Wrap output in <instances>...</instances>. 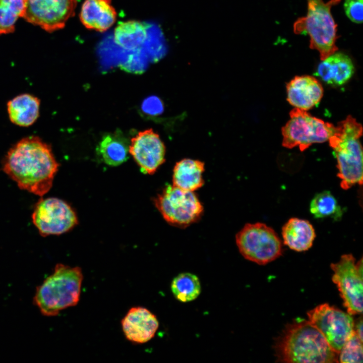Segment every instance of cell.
<instances>
[{
  "label": "cell",
  "instance_id": "10",
  "mask_svg": "<svg viewBox=\"0 0 363 363\" xmlns=\"http://www.w3.org/2000/svg\"><path fill=\"white\" fill-rule=\"evenodd\" d=\"M307 315L308 321L338 354L354 330V323L351 315L326 303L310 310Z\"/></svg>",
  "mask_w": 363,
  "mask_h": 363
},
{
  "label": "cell",
  "instance_id": "5",
  "mask_svg": "<svg viewBox=\"0 0 363 363\" xmlns=\"http://www.w3.org/2000/svg\"><path fill=\"white\" fill-rule=\"evenodd\" d=\"M341 0H307L308 12L306 17L298 18L293 25L296 34H307L310 47L320 53L321 60L338 50L336 45L337 38V25L331 13L332 6Z\"/></svg>",
  "mask_w": 363,
  "mask_h": 363
},
{
  "label": "cell",
  "instance_id": "27",
  "mask_svg": "<svg viewBox=\"0 0 363 363\" xmlns=\"http://www.w3.org/2000/svg\"><path fill=\"white\" fill-rule=\"evenodd\" d=\"M343 6L350 20L356 24L362 22L363 0H345Z\"/></svg>",
  "mask_w": 363,
  "mask_h": 363
},
{
  "label": "cell",
  "instance_id": "21",
  "mask_svg": "<svg viewBox=\"0 0 363 363\" xmlns=\"http://www.w3.org/2000/svg\"><path fill=\"white\" fill-rule=\"evenodd\" d=\"M147 37L145 25L135 20L120 22L113 33V40L116 44L127 50L138 48L145 42Z\"/></svg>",
  "mask_w": 363,
  "mask_h": 363
},
{
  "label": "cell",
  "instance_id": "9",
  "mask_svg": "<svg viewBox=\"0 0 363 363\" xmlns=\"http://www.w3.org/2000/svg\"><path fill=\"white\" fill-rule=\"evenodd\" d=\"M332 280L337 285L343 304L350 315L362 312V259L355 263L351 254L342 255L332 263Z\"/></svg>",
  "mask_w": 363,
  "mask_h": 363
},
{
  "label": "cell",
  "instance_id": "7",
  "mask_svg": "<svg viewBox=\"0 0 363 363\" xmlns=\"http://www.w3.org/2000/svg\"><path fill=\"white\" fill-rule=\"evenodd\" d=\"M235 238L242 256L259 265L275 260L282 253L280 238L273 228L263 223L246 224Z\"/></svg>",
  "mask_w": 363,
  "mask_h": 363
},
{
  "label": "cell",
  "instance_id": "25",
  "mask_svg": "<svg viewBox=\"0 0 363 363\" xmlns=\"http://www.w3.org/2000/svg\"><path fill=\"white\" fill-rule=\"evenodd\" d=\"M311 213L316 218L332 217L335 219L341 218L342 210L335 197L328 191L316 194L311 200L310 205Z\"/></svg>",
  "mask_w": 363,
  "mask_h": 363
},
{
  "label": "cell",
  "instance_id": "24",
  "mask_svg": "<svg viewBox=\"0 0 363 363\" xmlns=\"http://www.w3.org/2000/svg\"><path fill=\"white\" fill-rule=\"evenodd\" d=\"M27 0H0V35L14 32L15 23L22 18Z\"/></svg>",
  "mask_w": 363,
  "mask_h": 363
},
{
  "label": "cell",
  "instance_id": "15",
  "mask_svg": "<svg viewBox=\"0 0 363 363\" xmlns=\"http://www.w3.org/2000/svg\"><path fill=\"white\" fill-rule=\"evenodd\" d=\"M287 100L292 106L308 110L318 104L323 95L321 84L309 75L294 77L286 85Z\"/></svg>",
  "mask_w": 363,
  "mask_h": 363
},
{
  "label": "cell",
  "instance_id": "22",
  "mask_svg": "<svg viewBox=\"0 0 363 363\" xmlns=\"http://www.w3.org/2000/svg\"><path fill=\"white\" fill-rule=\"evenodd\" d=\"M129 145L125 139L117 134L104 136L98 150L103 161L110 166H118L129 157Z\"/></svg>",
  "mask_w": 363,
  "mask_h": 363
},
{
  "label": "cell",
  "instance_id": "4",
  "mask_svg": "<svg viewBox=\"0 0 363 363\" xmlns=\"http://www.w3.org/2000/svg\"><path fill=\"white\" fill-rule=\"evenodd\" d=\"M83 279L80 267L57 264L53 272L37 287L34 303L43 315H57L78 303Z\"/></svg>",
  "mask_w": 363,
  "mask_h": 363
},
{
  "label": "cell",
  "instance_id": "29",
  "mask_svg": "<svg viewBox=\"0 0 363 363\" xmlns=\"http://www.w3.org/2000/svg\"><path fill=\"white\" fill-rule=\"evenodd\" d=\"M354 330L360 339L362 340V321L360 319L357 323L354 328Z\"/></svg>",
  "mask_w": 363,
  "mask_h": 363
},
{
  "label": "cell",
  "instance_id": "19",
  "mask_svg": "<svg viewBox=\"0 0 363 363\" xmlns=\"http://www.w3.org/2000/svg\"><path fill=\"white\" fill-rule=\"evenodd\" d=\"M40 100L30 94H20L7 104L9 117L14 124L23 127L32 125L39 116Z\"/></svg>",
  "mask_w": 363,
  "mask_h": 363
},
{
  "label": "cell",
  "instance_id": "14",
  "mask_svg": "<svg viewBox=\"0 0 363 363\" xmlns=\"http://www.w3.org/2000/svg\"><path fill=\"white\" fill-rule=\"evenodd\" d=\"M122 326L126 338L136 343H144L155 335L159 327L156 317L146 308L133 307L122 319Z\"/></svg>",
  "mask_w": 363,
  "mask_h": 363
},
{
  "label": "cell",
  "instance_id": "13",
  "mask_svg": "<svg viewBox=\"0 0 363 363\" xmlns=\"http://www.w3.org/2000/svg\"><path fill=\"white\" fill-rule=\"evenodd\" d=\"M129 150L144 174L154 173L165 162V145L151 129L140 132L132 138Z\"/></svg>",
  "mask_w": 363,
  "mask_h": 363
},
{
  "label": "cell",
  "instance_id": "17",
  "mask_svg": "<svg viewBox=\"0 0 363 363\" xmlns=\"http://www.w3.org/2000/svg\"><path fill=\"white\" fill-rule=\"evenodd\" d=\"M354 67L351 58L341 52H334L322 60L316 75L326 83L341 86L352 76Z\"/></svg>",
  "mask_w": 363,
  "mask_h": 363
},
{
  "label": "cell",
  "instance_id": "6",
  "mask_svg": "<svg viewBox=\"0 0 363 363\" xmlns=\"http://www.w3.org/2000/svg\"><path fill=\"white\" fill-rule=\"evenodd\" d=\"M290 119L282 128V146L288 149L299 147L304 151L314 143L328 141L335 130L332 124L312 116L306 110L294 107Z\"/></svg>",
  "mask_w": 363,
  "mask_h": 363
},
{
  "label": "cell",
  "instance_id": "26",
  "mask_svg": "<svg viewBox=\"0 0 363 363\" xmlns=\"http://www.w3.org/2000/svg\"><path fill=\"white\" fill-rule=\"evenodd\" d=\"M362 340L354 331L342 346L338 353L339 362L343 363L362 362Z\"/></svg>",
  "mask_w": 363,
  "mask_h": 363
},
{
  "label": "cell",
  "instance_id": "1",
  "mask_svg": "<svg viewBox=\"0 0 363 363\" xmlns=\"http://www.w3.org/2000/svg\"><path fill=\"white\" fill-rule=\"evenodd\" d=\"M58 166L51 146L35 136L17 142L3 162L4 171L20 189L39 196L50 189Z\"/></svg>",
  "mask_w": 363,
  "mask_h": 363
},
{
  "label": "cell",
  "instance_id": "23",
  "mask_svg": "<svg viewBox=\"0 0 363 363\" xmlns=\"http://www.w3.org/2000/svg\"><path fill=\"white\" fill-rule=\"evenodd\" d=\"M171 289L177 299L187 302L198 297L201 292V284L196 275L191 273H183L173 279Z\"/></svg>",
  "mask_w": 363,
  "mask_h": 363
},
{
  "label": "cell",
  "instance_id": "28",
  "mask_svg": "<svg viewBox=\"0 0 363 363\" xmlns=\"http://www.w3.org/2000/svg\"><path fill=\"white\" fill-rule=\"evenodd\" d=\"M142 108L146 113L157 115L162 112L163 106L159 98L156 96H150L143 101Z\"/></svg>",
  "mask_w": 363,
  "mask_h": 363
},
{
  "label": "cell",
  "instance_id": "8",
  "mask_svg": "<svg viewBox=\"0 0 363 363\" xmlns=\"http://www.w3.org/2000/svg\"><path fill=\"white\" fill-rule=\"evenodd\" d=\"M155 207L169 224L186 227L197 222L203 206L194 192L168 185L154 199Z\"/></svg>",
  "mask_w": 363,
  "mask_h": 363
},
{
  "label": "cell",
  "instance_id": "20",
  "mask_svg": "<svg viewBox=\"0 0 363 363\" xmlns=\"http://www.w3.org/2000/svg\"><path fill=\"white\" fill-rule=\"evenodd\" d=\"M204 162L189 158L183 159L175 164L172 175V185L184 190L194 192L204 183L203 173Z\"/></svg>",
  "mask_w": 363,
  "mask_h": 363
},
{
  "label": "cell",
  "instance_id": "12",
  "mask_svg": "<svg viewBox=\"0 0 363 363\" xmlns=\"http://www.w3.org/2000/svg\"><path fill=\"white\" fill-rule=\"evenodd\" d=\"M77 5V0H27L22 18L51 33L65 27Z\"/></svg>",
  "mask_w": 363,
  "mask_h": 363
},
{
  "label": "cell",
  "instance_id": "16",
  "mask_svg": "<svg viewBox=\"0 0 363 363\" xmlns=\"http://www.w3.org/2000/svg\"><path fill=\"white\" fill-rule=\"evenodd\" d=\"M116 17L111 0H85L79 15L82 24L87 29L100 32L109 29Z\"/></svg>",
  "mask_w": 363,
  "mask_h": 363
},
{
  "label": "cell",
  "instance_id": "2",
  "mask_svg": "<svg viewBox=\"0 0 363 363\" xmlns=\"http://www.w3.org/2000/svg\"><path fill=\"white\" fill-rule=\"evenodd\" d=\"M277 360L282 362H338V354L322 333L308 320L296 319L288 324L277 339Z\"/></svg>",
  "mask_w": 363,
  "mask_h": 363
},
{
  "label": "cell",
  "instance_id": "11",
  "mask_svg": "<svg viewBox=\"0 0 363 363\" xmlns=\"http://www.w3.org/2000/svg\"><path fill=\"white\" fill-rule=\"evenodd\" d=\"M32 219L44 236L65 233L78 223L73 208L64 201L54 197L40 199L35 206Z\"/></svg>",
  "mask_w": 363,
  "mask_h": 363
},
{
  "label": "cell",
  "instance_id": "3",
  "mask_svg": "<svg viewBox=\"0 0 363 363\" xmlns=\"http://www.w3.org/2000/svg\"><path fill=\"white\" fill-rule=\"evenodd\" d=\"M362 134L361 125L348 115L338 123L328 140L337 160V176L343 190H348L356 184H362L363 153L359 141Z\"/></svg>",
  "mask_w": 363,
  "mask_h": 363
},
{
  "label": "cell",
  "instance_id": "18",
  "mask_svg": "<svg viewBox=\"0 0 363 363\" xmlns=\"http://www.w3.org/2000/svg\"><path fill=\"white\" fill-rule=\"evenodd\" d=\"M282 235L284 245L292 250L303 252L312 246L316 233L309 221L293 217L283 226Z\"/></svg>",
  "mask_w": 363,
  "mask_h": 363
}]
</instances>
